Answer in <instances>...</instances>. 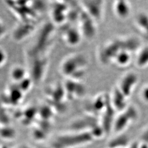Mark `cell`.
I'll list each match as a JSON object with an SVG mask.
<instances>
[{"label":"cell","mask_w":148,"mask_h":148,"mask_svg":"<svg viewBox=\"0 0 148 148\" xmlns=\"http://www.w3.org/2000/svg\"><path fill=\"white\" fill-rule=\"evenodd\" d=\"M137 76L134 73H128L124 75L119 82V85L116 88L127 99L131 95L137 84Z\"/></svg>","instance_id":"cell-1"},{"label":"cell","mask_w":148,"mask_h":148,"mask_svg":"<svg viewBox=\"0 0 148 148\" xmlns=\"http://www.w3.org/2000/svg\"><path fill=\"white\" fill-rule=\"evenodd\" d=\"M114 13L120 19H126L131 13V5L128 1H116L113 5Z\"/></svg>","instance_id":"cell-2"},{"label":"cell","mask_w":148,"mask_h":148,"mask_svg":"<svg viewBox=\"0 0 148 148\" xmlns=\"http://www.w3.org/2000/svg\"><path fill=\"white\" fill-rule=\"evenodd\" d=\"M135 25L138 30L148 40V14L142 12L138 14L135 19Z\"/></svg>","instance_id":"cell-3"},{"label":"cell","mask_w":148,"mask_h":148,"mask_svg":"<svg viewBox=\"0 0 148 148\" xmlns=\"http://www.w3.org/2000/svg\"><path fill=\"white\" fill-rule=\"evenodd\" d=\"M132 52L126 49L122 50L117 54L112 60V63L118 67L123 68L127 66L132 62Z\"/></svg>","instance_id":"cell-4"},{"label":"cell","mask_w":148,"mask_h":148,"mask_svg":"<svg viewBox=\"0 0 148 148\" xmlns=\"http://www.w3.org/2000/svg\"><path fill=\"white\" fill-rule=\"evenodd\" d=\"M135 64L140 69H145L148 67V46L141 48L138 51Z\"/></svg>","instance_id":"cell-5"},{"label":"cell","mask_w":148,"mask_h":148,"mask_svg":"<svg viewBox=\"0 0 148 148\" xmlns=\"http://www.w3.org/2000/svg\"><path fill=\"white\" fill-rule=\"evenodd\" d=\"M25 70L21 65H15L11 69V79L15 82H21L25 79Z\"/></svg>","instance_id":"cell-6"},{"label":"cell","mask_w":148,"mask_h":148,"mask_svg":"<svg viewBox=\"0 0 148 148\" xmlns=\"http://www.w3.org/2000/svg\"><path fill=\"white\" fill-rule=\"evenodd\" d=\"M140 97L142 101L148 104V85L143 86L140 90Z\"/></svg>","instance_id":"cell-7"},{"label":"cell","mask_w":148,"mask_h":148,"mask_svg":"<svg viewBox=\"0 0 148 148\" xmlns=\"http://www.w3.org/2000/svg\"><path fill=\"white\" fill-rule=\"evenodd\" d=\"M7 58V53L5 50L2 47H0V67L4 65Z\"/></svg>","instance_id":"cell-8"},{"label":"cell","mask_w":148,"mask_h":148,"mask_svg":"<svg viewBox=\"0 0 148 148\" xmlns=\"http://www.w3.org/2000/svg\"><path fill=\"white\" fill-rule=\"evenodd\" d=\"M4 31H5V26L3 23L0 21V35L2 34Z\"/></svg>","instance_id":"cell-9"}]
</instances>
